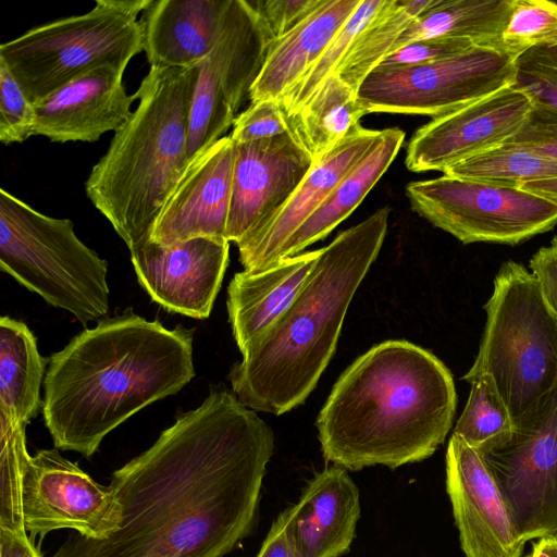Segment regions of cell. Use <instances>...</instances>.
<instances>
[{
  "instance_id": "obj_33",
  "label": "cell",
  "mask_w": 557,
  "mask_h": 557,
  "mask_svg": "<svg viewBox=\"0 0 557 557\" xmlns=\"http://www.w3.org/2000/svg\"><path fill=\"white\" fill-rule=\"evenodd\" d=\"M385 0H362L333 41L308 71L278 99L286 115L305 106L320 85L335 72L357 35L383 7Z\"/></svg>"
},
{
  "instance_id": "obj_34",
  "label": "cell",
  "mask_w": 557,
  "mask_h": 557,
  "mask_svg": "<svg viewBox=\"0 0 557 557\" xmlns=\"http://www.w3.org/2000/svg\"><path fill=\"white\" fill-rule=\"evenodd\" d=\"M557 46V2L515 0L499 49L515 60L525 51Z\"/></svg>"
},
{
  "instance_id": "obj_16",
  "label": "cell",
  "mask_w": 557,
  "mask_h": 557,
  "mask_svg": "<svg viewBox=\"0 0 557 557\" xmlns=\"http://www.w3.org/2000/svg\"><path fill=\"white\" fill-rule=\"evenodd\" d=\"M446 491L466 557H521L525 542L492 473L454 433L446 451Z\"/></svg>"
},
{
  "instance_id": "obj_26",
  "label": "cell",
  "mask_w": 557,
  "mask_h": 557,
  "mask_svg": "<svg viewBox=\"0 0 557 557\" xmlns=\"http://www.w3.org/2000/svg\"><path fill=\"white\" fill-rule=\"evenodd\" d=\"M513 2L515 0H433L401 34L391 53L411 42L438 37L467 38L478 46L499 49L500 35Z\"/></svg>"
},
{
  "instance_id": "obj_44",
  "label": "cell",
  "mask_w": 557,
  "mask_h": 557,
  "mask_svg": "<svg viewBox=\"0 0 557 557\" xmlns=\"http://www.w3.org/2000/svg\"><path fill=\"white\" fill-rule=\"evenodd\" d=\"M519 189L535 194L557 203V177L527 183Z\"/></svg>"
},
{
  "instance_id": "obj_36",
  "label": "cell",
  "mask_w": 557,
  "mask_h": 557,
  "mask_svg": "<svg viewBox=\"0 0 557 557\" xmlns=\"http://www.w3.org/2000/svg\"><path fill=\"white\" fill-rule=\"evenodd\" d=\"M35 104L0 59V141L22 143L34 136Z\"/></svg>"
},
{
  "instance_id": "obj_45",
  "label": "cell",
  "mask_w": 557,
  "mask_h": 557,
  "mask_svg": "<svg viewBox=\"0 0 557 557\" xmlns=\"http://www.w3.org/2000/svg\"><path fill=\"white\" fill-rule=\"evenodd\" d=\"M530 557H557V536L547 535L533 543Z\"/></svg>"
},
{
  "instance_id": "obj_12",
  "label": "cell",
  "mask_w": 557,
  "mask_h": 557,
  "mask_svg": "<svg viewBox=\"0 0 557 557\" xmlns=\"http://www.w3.org/2000/svg\"><path fill=\"white\" fill-rule=\"evenodd\" d=\"M269 41L248 0H230L219 37L199 63L189 113L187 160L233 126L249 98Z\"/></svg>"
},
{
  "instance_id": "obj_20",
  "label": "cell",
  "mask_w": 557,
  "mask_h": 557,
  "mask_svg": "<svg viewBox=\"0 0 557 557\" xmlns=\"http://www.w3.org/2000/svg\"><path fill=\"white\" fill-rule=\"evenodd\" d=\"M380 135L381 131L362 127L315 160L281 209L236 244L244 270L260 271L276 263L283 246L292 235L368 153Z\"/></svg>"
},
{
  "instance_id": "obj_17",
  "label": "cell",
  "mask_w": 557,
  "mask_h": 557,
  "mask_svg": "<svg viewBox=\"0 0 557 557\" xmlns=\"http://www.w3.org/2000/svg\"><path fill=\"white\" fill-rule=\"evenodd\" d=\"M230 242L197 237L162 246L147 240L131 250L137 280L151 299L171 312L210 315L228 263Z\"/></svg>"
},
{
  "instance_id": "obj_19",
  "label": "cell",
  "mask_w": 557,
  "mask_h": 557,
  "mask_svg": "<svg viewBox=\"0 0 557 557\" xmlns=\"http://www.w3.org/2000/svg\"><path fill=\"white\" fill-rule=\"evenodd\" d=\"M124 70L103 65L81 74L35 103L34 135L54 143L97 141L132 115L136 96L127 95Z\"/></svg>"
},
{
  "instance_id": "obj_18",
  "label": "cell",
  "mask_w": 557,
  "mask_h": 557,
  "mask_svg": "<svg viewBox=\"0 0 557 557\" xmlns=\"http://www.w3.org/2000/svg\"><path fill=\"white\" fill-rule=\"evenodd\" d=\"M235 143L225 135L195 154L163 205L150 239L169 246L197 237L226 238Z\"/></svg>"
},
{
  "instance_id": "obj_27",
  "label": "cell",
  "mask_w": 557,
  "mask_h": 557,
  "mask_svg": "<svg viewBox=\"0 0 557 557\" xmlns=\"http://www.w3.org/2000/svg\"><path fill=\"white\" fill-rule=\"evenodd\" d=\"M45 360L22 321L0 319V414L27 424L37 416Z\"/></svg>"
},
{
  "instance_id": "obj_30",
  "label": "cell",
  "mask_w": 557,
  "mask_h": 557,
  "mask_svg": "<svg viewBox=\"0 0 557 557\" xmlns=\"http://www.w3.org/2000/svg\"><path fill=\"white\" fill-rule=\"evenodd\" d=\"M444 175L519 189L527 183L557 177V159L505 141L443 172Z\"/></svg>"
},
{
  "instance_id": "obj_13",
  "label": "cell",
  "mask_w": 557,
  "mask_h": 557,
  "mask_svg": "<svg viewBox=\"0 0 557 557\" xmlns=\"http://www.w3.org/2000/svg\"><path fill=\"white\" fill-rule=\"evenodd\" d=\"M22 511L32 541L57 530H73L89 540H104L121 522V507L110 485L96 482L58 448L30 455L22 482Z\"/></svg>"
},
{
  "instance_id": "obj_22",
  "label": "cell",
  "mask_w": 557,
  "mask_h": 557,
  "mask_svg": "<svg viewBox=\"0 0 557 557\" xmlns=\"http://www.w3.org/2000/svg\"><path fill=\"white\" fill-rule=\"evenodd\" d=\"M230 0H150L141 13L150 66L191 67L213 48Z\"/></svg>"
},
{
  "instance_id": "obj_43",
  "label": "cell",
  "mask_w": 557,
  "mask_h": 557,
  "mask_svg": "<svg viewBox=\"0 0 557 557\" xmlns=\"http://www.w3.org/2000/svg\"><path fill=\"white\" fill-rule=\"evenodd\" d=\"M28 534H18L0 528V557H45Z\"/></svg>"
},
{
  "instance_id": "obj_11",
  "label": "cell",
  "mask_w": 557,
  "mask_h": 557,
  "mask_svg": "<svg viewBox=\"0 0 557 557\" xmlns=\"http://www.w3.org/2000/svg\"><path fill=\"white\" fill-rule=\"evenodd\" d=\"M513 422L508 442L480 455L523 541L557 535V385Z\"/></svg>"
},
{
  "instance_id": "obj_29",
  "label": "cell",
  "mask_w": 557,
  "mask_h": 557,
  "mask_svg": "<svg viewBox=\"0 0 557 557\" xmlns=\"http://www.w3.org/2000/svg\"><path fill=\"white\" fill-rule=\"evenodd\" d=\"M433 0H385L357 35L335 72L356 91L364 78L393 51L401 34Z\"/></svg>"
},
{
  "instance_id": "obj_14",
  "label": "cell",
  "mask_w": 557,
  "mask_h": 557,
  "mask_svg": "<svg viewBox=\"0 0 557 557\" xmlns=\"http://www.w3.org/2000/svg\"><path fill=\"white\" fill-rule=\"evenodd\" d=\"M532 108L530 98L511 85L432 119L408 141L405 164L412 172L443 173L511 138Z\"/></svg>"
},
{
  "instance_id": "obj_46",
  "label": "cell",
  "mask_w": 557,
  "mask_h": 557,
  "mask_svg": "<svg viewBox=\"0 0 557 557\" xmlns=\"http://www.w3.org/2000/svg\"><path fill=\"white\" fill-rule=\"evenodd\" d=\"M557 536V535H556Z\"/></svg>"
},
{
  "instance_id": "obj_6",
  "label": "cell",
  "mask_w": 557,
  "mask_h": 557,
  "mask_svg": "<svg viewBox=\"0 0 557 557\" xmlns=\"http://www.w3.org/2000/svg\"><path fill=\"white\" fill-rule=\"evenodd\" d=\"M484 310L480 347L462 379L491 375L516 420L557 385V315L536 276L512 260L496 273Z\"/></svg>"
},
{
  "instance_id": "obj_23",
  "label": "cell",
  "mask_w": 557,
  "mask_h": 557,
  "mask_svg": "<svg viewBox=\"0 0 557 557\" xmlns=\"http://www.w3.org/2000/svg\"><path fill=\"white\" fill-rule=\"evenodd\" d=\"M321 248L281 259L260 271L236 273L227 289V311L243 352L287 309L313 269Z\"/></svg>"
},
{
  "instance_id": "obj_9",
  "label": "cell",
  "mask_w": 557,
  "mask_h": 557,
  "mask_svg": "<svg viewBox=\"0 0 557 557\" xmlns=\"http://www.w3.org/2000/svg\"><path fill=\"white\" fill-rule=\"evenodd\" d=\"M411 209L463 244L515 246L557 225V203L535 194L447 175L406 186Z\"/></svg>"
},
{
  "instance_id": "obj_39",
  "label": "cell",
  "mask_w": 557,
  "mask_h": 557,
  "mask_svg": "<svg viewBox=\"0 0 557 557\" xmlns=\"http://www.w3.org/2000/svg\"><path fill=\"white\" fill-rule=\"evenodd\" d=\"M320 2L321 0L250 1L269 45L295 28Z\"/></svg>"
},
{
  "instance_id": "obj_42",
  "label": "cell",
  "mask_w": 557,
  "mask_h": 557,
  "mask_svg": "<svg viewBox=\"0 0 557 557\" xmlns=\"http://www.w3.org/2000/svg\"><path fill=\"white\" fill-rule=\"evenodd\" d=\"M257 557H299L287 534L282 512L272 523Z\"/></svg>"
},
{
  "instance_id": "obj_35",
  "label": "cell",
  "mask_w": 557,
  "mask_h": 557,
  "mask_svg": "<svg viewBox=\"0 0 557 557\" xmlns=\"http://www.w3.org/2000/svg\"><path fill=\"white\" fill-rule=\"evenodd\" d=\"M513 87L533 106L557 111V46L533 48L515 60Z\"/></svg>"
},
{
  "instance_id": "obj_25",
  "label": "cell",
  "mask_w": 557,
  "mask_h": 557,
  "mask_svg": "<svg viewBox=\"0 0 557 557\" xmlns=\"http://www.w3.org/2000/svg\"><path fill=\"white\" fill-rule=\"evenodd\" d=\"M404 140L405 133L398 127L381 129L380 137L368 153L339 181L283 246L278 261L301 253L346 220L387 171Z\"/></svg>"
},
{
  "instance_id": "obj_5",
  "label": "cell",
  "mask_w": 557,
  "mask_h": 557,
  "mask_svg": "<svg viewBox=\"0 0 557 557\" xmlns=\"http://www.w3.org/2000/svg\"><path fill=\"white\" fill-rule=\"evenodd\" d=\"M199 64L150 66L139 103L92 166L85 191L129 251L150 240L154 222L187 163L188 126Z\"/></svg>"
},
{
  "instance_id": "obj_2",
  "label": "cell",
  "mask_w": 557,
  "mask_h": 557,
  "mask_svg": "<svg viewBox=\"0 0 557 557\" xmlns=\"http://www.w3.org/2000/svg\"><path fill=\"white\" fill-rule=\"evenodd\" d=\"M194 376L193 331L131 312L102 319L50 357L45 424L55 448L89 458L116 426Z\"/></svg>"
},
{
  "instance_id": "obj_10",
  "label": "cell",
  "mask_w": 557,
  "mask_h": 557,
  "mask_svg": "<svg viewBox=\"0 0 557 557\" xmlns=\"http://www.w3.org/2000/svg\"><path fill=\"white\" fill-rule=\"evenodd\" d=\"M515 59L473 46L454 57L406 67L376 66L357 90L369 113L442 116L515 83Z\"/></svg>"
},
{
  "instance_id": "obj_7",
  "label": "cell",
  "mask_w": 557,
  "mask_h": 557,
  "mask_svg": "<svg viewBox=\"0 0 557 557\" xmlns=\"http://www.w3.org/2000/svg\"><path fill=\"white\" fill-rule=\"evenodd\" d=\"M0 268L83 324L108 313L107 261L76 236L71 220L42 214L3 188Z\"/></svg>"
},
{
  "instance_id": "obj_40",
  "label": "cell",
  "mask_w": 557,
  "mask_h": 557,
  "mask_svg": "<svg viewBox=\"0 0 557 557\" xmlns=\"http://www.w3.org/2000/svg\"><path fill=\"white\" fill-rule=\"evenodd\" d=\"M506 141L557 159V111L533 106L520 129Z\"/></svg>"
},
{
  "instance_id": "obj_8",
  "label": "cell",
  "mask_w": 557,
  "mask_h": 557,
  "mask_svg": "<svg viewBox=\"0 0 557 557\" xmlns=\"http://www.w3.org/2000/svg\"><path fill=\"white\" fill-rule=\"evenodd\" d=\"M150 0H97L86 13L30 28L0 46V59L35 104L103 65L125 71L144 51L140 13Z\"/></svg>"
},
{
  "instance_id": "obj_24",
  "label": "cell",
  "mask_w": 557,
  "mask_h": 557,
  "mask_svg": "<svg viewBox=\"0 0 557 557\" xmlns=\"http://www.w3.org/2000/svg\"><path fill=\"white\" fill-rule=\"evenodd\" d=\"M362 0H321L295 28L268 46L250 102L280 99L314 63Z\"/></svg>"
},
{
  "instance_id": "obj_38",
  "label": "cell",
  "mask_w": 557,
  "mask_h": 557,
  "mask_svg": "<svg viewBox=\"0 0 557 557\" xmlns=\"http://www.w3.org/2000/svg\"><path fill=\"white\" fill-rule=\"evenodd\" d=\"M475 46L467 38L438 37L411 42L384 58L380 67H406L433 63Z\"/></svg>"
},
{
  "instance_id": "obj_3",
  "label": "cell",
  "mask_w": 557,
  "mask_h": 557,
  "mask_svg": "<svg viewBox=\"0 0 557 557\" xmlns=\"http://www.w3.org/2000/svg\"><path fill=\"white\" fill-rule=\"evenodd\" d=\"M456 406L453 374L435 355L385 341L341 374L320 410L323 458L352 471L422 461L444 443Z\"/></svg>"
},
{
  "instance_id": "obj_28",
  "label": "cell",
  "mask_w": 557,
  "mask_h": 557,
  "mask_svg": "<svg viewBox=\"0 0 557 557\" xmlns=\"http://www.w3.org/2000/svg\"><path fill=\"white\" fill-rule=\"evenodd\" d=\"M366 114L357 91L333 73L287 120L289 131L315 161L360 131V120Z\"/></svg>"
},
{
  "instance_id": "obj_1",
  "label": "cell",
  "mask_w": 557,
  "mask_h": 557,
  "mask_svg": "<svg viewBox=\"0 0 557 557\" xmlns=\"http://www.w3.org/2000/svg\"><path fill=\"white\" fill-rule=\"evenodd\" d=\"M273 451L267 422L213 389L112 473L119 529L70 536L50 557H224L255 527Z\"/></svg>"
},
{
  "instance_id": "obj_32",
  "label": "cell",
  "mask_w": 557,
  "mask_h": 557,
  "mask_svg": "<svg viewBox=\"0 0 557 557\" xmlns=\"http://www.w3.org/2000/svg\"><path fill=\"white\" fill-rule=\"evenodd\" d=\"M26 424L0 414V528L27 534L22 511V482L29 458Z\"/></svg>"
},
{
  "instance_id": "obj_15",
  "label": "cell",
  "mask_w": 557,
  "mask_h": 557,
  "mask_svg": "<svg viewBox=\"0 0 557 557\" xmlns=\"http://www.w3.org/2000/svg\"><path fill=\"white\" fill-rule=\"evenodd\" d=\"M313 163L311 154L289 129L269 138L235 143L227 240L237 244L270 220Z\"/></svg>"
},
{
  "instance_id": "obj_4",
  "label": "cell",
  "mask_w": 557,
  "mask_h": 557,
  "mask_svg": "<svg viewBox=\"0 0 557 557\" xmlns=\"http://www.w3.org/2000/svg\"><path fill=\"white\" fill-rule=\"evenodd\" d=\"M389 208L339 233L282 315L242 352L228 377L246 407L276 416L301 405L331 361L352 297L379 256Z\"/></svg>"
},
{
  "instance_id": "obj_37",
  "label": "cell",
  "mask_w": 557,
  "mask_h": 557,
  "mask_svg": "<svg viewBox=\"0 0 557 557\" xmlns=\"http://www.w3.org/2000/svg\"><path fill=\"white\" fill-rule=\"evenodd\" d=\"M288 129L287 115L280 100L269 98L250 102L235 119L230 135L234 143H245L277 136Z\"/></svg>"
},
{
  "instance_id": "obj_21",
  "label": "cell",
  "mask_w": 557,
  "mask_h": 557,
  "mask_svg": "<svg viewBox=\"0 0 557 557\" xmlns=\"http://www.w3.org/2000/svg\"><path fill=\"white\" fill-rule=\"evenodd\" d=\"M282 513L299 557H341L356 536L359 490L347 469L333 465L315 473L298 502Z\"/></svg>"
},
{
  "instance_id": "obj_41",
  "label": "cell",
  "mask_w": 557,
  "mask_h": 557,
  "mask_svg": "<svg viewBox=\"0 0 557 557\" xmlns=\"http://www.w3.org/2000/svg\"><path fill=\"white\" fill-rule=\"evenodd\" d=\"M529 268L536 276L547 304L557 315V236L531 257Z\"/></svg>"
},
{
  "instance_id": "obj_31",
  "label": "cell",
  "mask_w": 557,
  "mask_h": 557,
  "mask_svg": "<svg viewBox=\"0 0 557 557\" xmlns=\"http://www.w3.org/2000/svg\"><path fill=\"white\" fill-rule=\"evenodd\" d=\"M469 383V397L454 434L483 454L508 442L515 422L491 375H479Z\"/></svg>"
}]
</instances>
